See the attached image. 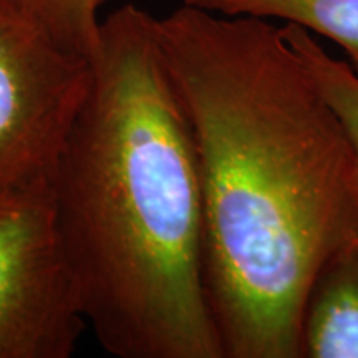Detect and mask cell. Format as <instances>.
Instances as JSON below:
<instances>
[{
	"label": "cell",
	"mask_w": 358,
	"mask_h": 358,
	"mask_svg": "<svg viewBox=\"0 0 358 358\" xmlns=\"http://www.w3.org/2000/svg\"><path fill=\"white\" fill-rule=\"evenodd\" d=\"M156 22L127 3L100 24L87 100L50 178L57 232L103 350L224 358L194 140Z\"/></svg>",
	"instance_id": "7a4b0ae2"
},
{
	"label": "cell",
	"mask_w": 358,
	"mask_h": 358,
	"mask_svg": "<svg viewBox=\"0 0 358 358\" xmlns=\"http://www.w3.org/2000/svg\"><path fill=\"white\" fill-rule=\"evenodd\" d=\"M90 83L88 58L0 0V192L52 178Z\"/></svg>",
	"instance_id": "277c9868"
},
{
	"label": "cell",
	"mask_w": 358,
	"mask_h": 358,
	"mask_svg": "<svg viewBox=\"0 0 358 358\" xmlns=\"http://www.w3.org/2000/svg\"><path fill=\"white\" fill-rule=\"evenodd\" d=\"M53 42L73 55L92 58L100 37L98 8L105 0H12Z\"/></svg>",
	"instance_id": "ba28073f"
},
{
	"label": "cell",
	"mask_w": 358,
	"mask_h": 358,
	"mask_svg": "<svg viewBox=\"0 0 358 358\" xmlns=\"http://www.w3.org/2000/svg\"><path fill=\"white\" fill-rule=\"evenodd\" d=\"M87 327L50 178L0 192V358H69Z\"/></svg>",
	"instance_id": "3957f363"
},
{
	"label": "cell",
	"mask_w": 358,
	"mask_h": 358,
	"mask_svg": "<svg viewBox=\"0 0 358 358\" xmlns=\"http://www.w3.org/2000/svg\"><path fill=\"white\" fill-rule=\"evenodd\" d=\"M285 37L297 50L312 78L337 111L353 146L358 164V75L347 60L327 52L317 37L297 25H282Z\"/></svg>",
	"instance_id": "52a82bcc"
},
{
	"label": "cell",
	"mask_w": 358,
	"mask_h": 358,
	"mask_svg": "<svg viewBox=\"0 0 358 358\" xmlns=\"http://www.w3.org/2000/svg\"><path fill=\"white\" fill-rule=\"evenodd\" d=\"M221 15H248L297 25L347 53L358 75V0H176Z\"/></svg>",
	"instance_id": "8992f818"
},
{
	"label": "cell",
	"mask_w": 358,
	"mask_h": 358,
	"mask_svg": "<svg viewBox=\"0 0 358 358\" xmlns=\"http://www.w3.org/2000/svg\"><path fill=\"white\" fill-rule=\"evenodd\" d=\"M156 27L194 140L224 358H302L312 282L358 241L347 129L272 20L179 6Z\"/></svg>",
	"instance_id": "6da1fadb"
},
{
	"label": "cell",
	"mask_w": 358,
	"mask_h": 358,
	"mask_svg": "<svg viewBox=\"0 0 358 358\" xmlns=\"http://www.w3.org/2000/svg\"><path fill=\"white\" fill-rule=\"evenodd\" d=\"M105 2H106V0H105Z\"/></svg>",
	"instance_id": "9c48e42d"
},
{
	"label": "cell",
	"mask_w": 358,
	"mask_h": 358,
	"mask_svg": "<svg viewBox=\"0 0 358 358\" xmlns=\"http://www.w3.org/2000/svg\"><path fill=\"white\" fill-rule=\"evenodd\" d=\"M302 358H358V241L327 261L308 290Z\"/></svg>",
	"instance_id": "5b68a950"
}]
</instances>
